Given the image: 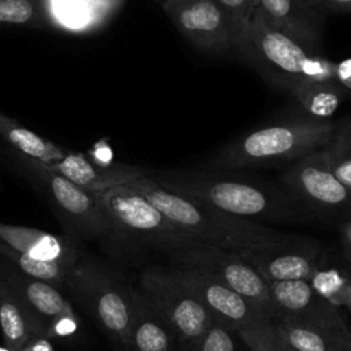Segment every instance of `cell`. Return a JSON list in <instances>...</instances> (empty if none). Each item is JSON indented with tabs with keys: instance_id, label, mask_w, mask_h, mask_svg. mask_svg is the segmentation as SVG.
I'll use <instances>...</instances> for the list:
<instances>
[{
	"instance_id": "1",
	"label": "cell",
	"mask_w": 351,
	"mask_h": 351,
	"mask_svg": "<svg viewBox=\"0 0 351 351\" xmlns=\"http://www.w3.org/2000/svg\"><path fill=\"white\" fill-rule=\"evenodd\" d=\"M147 176L171 192L195 197L237 218L259 223H302L314 218L280 185L237 170H147Z\"/></svg>"
},
{
	"instance_id": "2",
	"label": "cell",
	"mask_w": 351,
	"mask_h": 351,
	"mask_svg": "<svg viewBox=\"0 0 351 351\" xmlns=\"http://www.w3.org/2000/svg\"><path fill=\"white\" fill-rule=\"evenodd\" d=\"M233 53L287 95L307 80L336 82L335 62L310 52L271 26L258 10L239 34Z\"/></svg>"
},
{
	"instance_id": "3",
	"label": "cell",
	"mask_w": 351,
	"mask_h": 351,
	"mask_svg": "<svg viewBox=\"0 0 351 351\" xmlns=\"http://www.w3.org/2000/svg\"><path fill=\"white\" fill-rule=\"evenodd\" d=\"M126 185L141 192L178 229L206 245L240 251L281 234L263 223L229 215L202 200L171 192L147 173Z\"/></svg>"
},
{
	"instance_id": "4",
	"label": "cell",
	"mask_w": 351,
	"mask_h": 351,
	"mask_svg": "<svg viewBox=\"0 0 351 351\" xmlns=\"http://www.w3.org/2000/svg\"><path fill=\"white\" fill-rule=\"evenodd\" d=\"M335 126L336 122L318 121L306 115L263 125L226 144L207 163V169L240 171L259 166L293 163L324 148Z\"/></svg>"
},
{
	"instance_id": "5",
	"label": "cell",
	"mask_w": 351,
	"mask_h": 351,
	"mask_svg": "<svg viewBox=\"0 0 351 351\" xmlns=\"http://www.w3.org/2000/svg\"><path fill=\"white\" fill-rule=\"evenodd\" d=\"M64 288L73 303L95 321L115 351H126L134 287L104 265L82 254Z\"/></svg>"
},
{
	"instance_id": "6",
	"label": "cell",
	"mask_w": 351,
	"mask_h": 351,
	"mask_svg": "<svg viewBox=\"0 0 351 351\" xmlns=\"http://www.w3.org/2000/svg\"><path fill=\"white\" fill-rule=\"evenodd\" d=\"M19 171L47 200L69 236L97 240L112 236L114 228L95 192L77 185L49 165L16 154Z\"/></svg>"
},
{
	"instance_id": "7",
	"label": "cell",
	"mask_w": 351,
	"mask_h": 351,
	"mask_svg": "<svg viewBox=\"0 0 351 351\" xmlns=\"http://www.w3.org/2000/svg\"><path fill=\"white\" fill-rule=\"evenodd\" d=\"M95 193L111 219L114 237L133 240L167 255L176 250L202 245L193 236L170 222L141 192L130 185H118Z\"/></svg>"
},
{
	"instance_id": "8",
	"label": "cell",
	"mask_w": 351,
	"mask_h": 351,
	"mask_svg": "<svg viewBox=\"0 0 351 351\" xmlns=\"http://www.w3.org/2000/svg\"><path fill=\"white\" fill-rule=\"evenodd\" d=\"M280 186L314 218L341 222L351 214V191L333 173L324 148L291 163L280 176Z\"/></svg>"
},
{
	"instance_id": "9",
	"label": "cell",
	"mask_w": 351,
	"mask_h": 351,
	"mask_svg": "<svg viewBox=\"0 0 351 351\" xmlns=\"http://www.w3.org/2000/svg\"><path fill=\"white\" fill-rule=\"evenodd\" d=\"M138 288L171 324L178 339V351H189L214 324L215 318L204 303L169 267H147Z\"/></svg>"
},
{
	"instance_id": "10",
	"label": "cell",
	"mask_w": 351,
	"mask_h": 351,
	"mask_svg": "<svg viewBox=\"0 0 351 351\" xmlns=\"http://www.w3.org/2000/svg\"><path fill=\"white\" fill-rule=\"evenodd\" d=\"M167 256L169 267L208 276L274 317L269 284L237 251L202 244L176 250Z\"/></svg>"
},
{
	"instance_id": "11",
	"label": "cell",
	"mask_w": 351,
	"mask_h": 351,
	"mask_svg": "<svg viewBox=\"0 0 351 351\" xmlns=\"http://www.w3.org/2000/svg\"><path fill=\"white\" fill-rule=\"evenodd\" d=\"M266 282L308 280L326 259L324 244L313 237L281 233L237 251Z\"/></svg>"
},
{
	"instance_id": "12",
	"label": "cell",
	"mask_w": 351,
	"mask_h": 351,
	"mask_svg": "<svg viewBox=\"0 0 351 351\" xmlns=\"http://www.w3.org/2000/svg\"><path fill=\"white\" fill-rule=\"evenodd\" d=\"M274 319L314 328L337 340L351 336L340 310L322 299L307 280L267 282Z\"/></svg>"
},
{
	"instance_id": "13",
	"label": "cell",
	"mask_w": 351,
	"mask_h": 351,
	"mask_svg": "<svg viewBox=\"0 0 351 351\" xmlns=\"http://www.w3.org/2000/svg\"><path fill=\"white\" fill-rule=\"evenodd\" d=\"M162 8L197 49L211 55L233 53L236 36L217 0H165Z\"/></svg>"
},
{
	"instance_id": "14",
	"label": "cell",
	"mask_w": 351,
	"mask_h": 351,
	"mask_svg": "<svg viewBox=\"0 0 351 351\" xmlns=\"http://www.w3.org/2000/svg\"><path fill=\"white\" fill-rule=\"evenodd\" d=\"M169 269L181 284L204 303L217 321L233 332L274 319L270 313L208 276L191 270Z\"/></svg>"
},
{
	"instance_id": "15",
	"label": "cell",
	"mask_w": 351,
	"mask_h": 351,
	"mask_svg": "<svg viewBox=\"0 0 351 351\" xmlns=\"http://www.w3.org/2000/svg\"><path fill=\"white\" fill-rule=\"evenodd\" d=\"M256 10L276 29L313 53H321L325 12L310 0H258Z\"/></svg>"
},
{
	"instance_id": "16",
	"label": "cell",
	"mask_w": 351,
	"mask_h": 351,
	"mask_svg": "<svg viewBox=\"0 0 351 351\" xmlns=\"http://www.w3.org/2000/svg\"><path fill=\"white\" fill-rule=\"evenodd\" d=\"M0 243L27 256L75 266L84 251L80 240L41 229L0 222Z\"/></svg>"
},
{
	"instance_id": "17",
	"label": "cell",
	"mask_w": 351,
	"mask_h": 351,
	"mask_svg": "<svg viewBox=\"0 0 351 351\" xmlns=\"http://www.w3.org/2000/svg\"><path fill=\"white\" fill-rule=\"evenodd\" d=\"M126 351H178L174 328L140 288L133 291V313Z\"/></svg>"
},
{
	"instance_id": "18",
	"label": "cell",
	"mask_w": 351,
	"mask_h": 351,
	"mask_svg": "<svg viewBox=\"0 0 351 351\" xmlns=\"http://www.w3.org/2000/svg\"><path fill=\"white\" fill-rule=\"evenodd\" d=\"M77 185L90 192H101L118 185H126L147 173L148 169L132 165L101 166L84 154L67 152L66 156L51 166Z\"/></svg>"
},
{
	"instance_id": "19",
	"label": "cell",
	"mask_w": 351,
	"mask_h": 351,
	"mask_svg": "<svg viewBox=\"0 0 351 351\" xmlns=\"http://www.w3.org/2000/svg\"><path fill=\"white\" fill-rule=\"evenodd\" d=\"M0 274L25 304L47 325V330L55 318L73 310L71 302L60 292V288L23 274L4 259H0Z\"/></svg>"
},
{
	"instance_id": "20",
	"label": "cell",
	"mask_w": 351,
	"mask_h": 351,
	"mask_svg": "<svg viewBox=\"0 0 351 351\" xmlns=\"http://www.w3.org/2000/svg\"><path fill=\"white\" fill-rule=\"evenodd\" d=\"M0 329L4 347L21 351L38 339H45L47 325L25 304L0 274Z\"/></svg>"
},
{
	"instance_id": "21",
	"label": "cell",
	"mask_w": 351,
	"mask_h": 351,
	"mask_svg": "<svg viewBox=\"0 0 351 351\" xmlns=\"http://www.w3.org/2000/svg\"><path fill=\"white\" fill-rule=\"evenodd\" d=\"M0 136L19 155L52 166L69 151L0 112Z\"/></svg>"
},
{
	"instance_id": "22",
	"label": "cell",
	"mask_w": 351,
	"mask_h": 351,
	"mask_svg": "<svg viewBox=\"0 0 351 351\" xmlns=\"http://www.w3.org/2000/svg\"><path fill=\"white\" fill-rule=\"evenodd\" d=\"M346 95L337 82L313 80L303 81L289 93L302 108L303 115L318 121H330Z\"/></svg>"
},
{
	"instance_id": "23",
	"label": "cell",
	"mask_w": 351,
	"mask_h": 351,
	"mask_svg": "<svg viewBox=\"0 0 351 351\" xmlns=\"http://www.w3.org/2000/svg\"><path fill=\"white\" fill-rule=\"evenodd\" d=\"M311 288L336 308H351V269L347 263L321 262L310 278Z\"/></svg>"
},
{
	"instance_id": "24",
	"label": "cell",
	"mask_w": 351,
	"mask_h": 351,
	"mask_svg": "<svg viewBox=\"0 0 351 351\" xmlns=\"http://www.w3.org/2000/svg\"><path fill=\"white\" fill-rule=\"evenodd\" d=\"M45 5L49 27L85 33L106 23L86 0H45Z\"/></svg>"
},
{
	"instance_id": "25",
	"label": "cell",
	"mask_w": 351,
	"mask_h": 351,
	"mask_svg": "<svg viewBox=\"0 0 351 351\" xmlns=\"http://www.w3.org/2000/svg\"><path fill=\"white\" fill-rule=\"evenodd\" d=\"M0 256L10 265H12L15 269L22 271L23 274H27L30 277L47 281L58 288H64L67 284V280L75 266L66 265L62 262H52V261H43L36 259L32 256H27L25 254H21L5 244L0 243Z\"/></svg>"
},
{
	"instance_id": "26",
	"label": "cell",
	"mask_w": 351,
	"mask_h": 351,
	"mask_svg": "<svg viewBox=\"0 0 351 351\" xmlns=\"http://www.w3.org/2000/svg\"><path fill=\"white\" fill-rule=\"evenodd\" d=\"M273 325L280 339L295 351H343L340 346L343 340H337L314 328L284 319H273Z\"/></svg>"
},
{
	"instance_id": "27",
	"label": "cell",
	"mask_w": 351,
	"mask_h": 351,
	"mask_svg": "<svg viewBox=\"0 0 351 351\" xmlns=\"http://www.w3.org/2000/svg\"><path fill=\"white\" fill-rule=\"evenodd\" d=\"M48 26L45 0H0V29Z\"/></svg>"
},
{
	"instance_id": "28",
	"label": "cell",
	"mask_w": 351,
	"mask_h": 351,
	"mask_svg": "<svg viewBox=\"0 0 351 351\" xmlns=\"http://www.w3.org/2000/svg\"><path fill=\"white\" fill-rule=\"evenodd\" d=\"M324 151L336 177L351 191V117L336 122Z\"/></svg>"
},
{
	"instance_id": "29",
	"label": "cell",
	"mask_w": 351,
	"mask_h": 351,
	"mask_svg": "<svg viewBox=\"0 0 351 351\" xmlns=\"http://www.w3.org/2000/svg\"><path fill=\"white\" fill-rule=\"evenodd\" d=\"M236 335L250 351H285L273 321L245 326Z\"/></svg>"
},
{
	"instance_id": "30",
	"label": "cell",
	"mask_w": 351,
	"mask_h": 351,
	"mask_svg": "<svg viewBox=\"0 0 351 351\" xmlns=\"http://www.w3.org/2000/svg\"><path fill=\"white\" fill-rule=\"evenodd\" d=\"M234 335L236 332L215 319L189 351H237Z\"/></svg>"
},
{
	"instance_id": "31",
	"label": "cell",
	"mask_w": 351,
	"mask_h": 351,
	"mask_svg": "<svg viewBox=\"0 0 351 351\" xmlns=\"http://www.w3.org/2000/svg\"><path fill=\"white\" fill-rule=\"evenodd\" d=\"M217 3L228 15L237 40L239 34L251 21L258 7V0H217Z\"/></svg>"
},
{
	"instance_id": "32",
	"label": "cell",
	"mask_w": 351,
	"mask_h": 351,
	"mask_svg": "<svg viewBox=\"0 0 351 351\" xmlns=\"http://www.w3.org/2000/svg\"><path fill=\"white\" fill-rule=\"evenodd\" d=\"M78 328H80V319L73 308V310L59 315L49 324L45 339L53 340V339L70 337L78 330Z\"/></svg>"
},
{
	"instance_id": "33",
	"label": "cell",
	"mask_w": 351,
	"mask_h": 351,
	"mask_svg": "<svg viewBox=\"0 0 351 351\" xmlns=\"http://www.w3.org/2000/svg\"><path fill=\"white\" fill-rule=\"evenodd\" d=\"M95 11L101 16L104 22H107L125 3V0H86Z\"/></svg>"
},
{
	"instance_id": "34",
	"label": "cell",
	"mask_w": 351,
	"mask_h": 351,
	"mask_svg": "<svg viewBox=\"0 0 351 351\" xmlns=\"http://www.w3.org/2000/svg\"><path fill=\"white\" fill-rule=\"evenodd\" d=\"M340 247L344 262L351 266V214L340 222Z\"/></svg>"
},
{
	"instance_id": "35",
	"label": "cell",
	"mask_w": 351,
	"mask_h": 351,
	"mask_svg": "<svg viewBox=\"0 0 351 351\" xmlns=\"http://www.w3.org/2000/svg\"><path fill=\"white\" fill-rule=\"evenodd\" d=\"M314 7L328 12H351V0H310Z\"/></svg>"
},
{
	"instance_id": "36",
	"label": "cell",
	"mask_w": 351,
	"mask_h": 351,
	"mask_svg": "<svg viewBox=\"0 0 351 351\" xmlns=\"http://www.w3.org/2000/svg\"><path fill=\"white\" fill-rule=\"evenodd\" d=\"M336 82L346 92H351V59L336 63Z\"/></svg>"
},
{
	"instance_id": "37",
	"label": "cell",
	"mask_w": 351,
	"mask_h": 351,
	"mask_svg": "<svg viewBox=\"0 0 351 351\" xmlns=\"http://www.w3.org/2000/svg\"><path fill=\"white\" fill-rule=\"evenodd\" d=\"M21 351H55V350L52 347L51 340L38 339V340H34L33 343L27 344L26 347H23Z\"/></svg>"
},
{
	"instance_id": "38",
	"label": "cell",
	"mask_w": 351,
	"mask_h": 351,
	"mask_svg": "<svg viewBox=\"0 0 351 351\" xmlns=\"http://www.w3.org/2000/svg\"><path fill=\"white\" fill-rule=\"evenodd\" d=\"M340 346H341V350H343V351H351V337L343 340V341L340 343Z\"/></svg>"
},
{
	"instance_id": "39",
	"label": "cell",
	"mask_w": 351,
	"mask_h": 351,
	"mask_svg": "<svg viewBox=\"0 0 351 351\" xmlns=\"http://www.w3.org/2000/svg\"><path fill=\"white\" fill-rule=\"evenodd\" d=\"M281 341H282V340H281ZM282 344H284V350H285V351H295V350H292L291 347H288V346H287L284 341H282Z\"/></svg>"
},
{
	"instance_id": "40",
	"label": "cell",
	"mask_w": 351,
	"mask_h": 351,
	"mask_svg": "<svg viewBox=\"0 0 351 351\" xmlns=\"http://www.w3.org/2000/svg\"><path fill=\"white\" fill-rule=\"evenodd\" d=\"M0 351H11V350H8L7 347H0Z\"/></svg>"
},
{
	"instance_id": "41",
	"label": "cell",
	"mask_w": 351,
	"mask_h": 351,
	"mask_svg": "<svg viewBox=\"0 0 351 351\" xmlns=\"http://www.w3.org/2000/svg\"><path fill=\"white\" fill-rule=\"evenodd\" d=\"M156 1H160V4H163V1H165V0H156Z\"/></svg>"
},
{
	"instance_id": "42",
	"label": "cell",
	"mask_w": 351,
	"mask_h": 351,
	"mask_svg": "<svg viewBox=\"0 0 351 351\" xmlns=\"http://www.w3.org/2000/svg\"><path fill=\"white\" fill-rule=\"evenodd\" d=\"M350 266V265H348ZM350 269H351V266H350ZM350 313H351V308H350Z\"/></svg>"
}]
</instances>
